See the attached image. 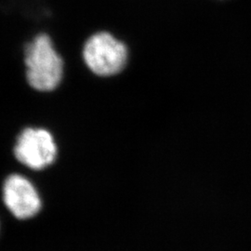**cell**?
<instances>
[{
	"mask_svg": "<svg viewBox=\"0 0 251 251\" xmlns=\"http://www.w3.org/2000/svg\"><path fill=\"white\" fill-rule=\"evenodd\" d=\"M4 201L12 214L28 219L39 211L41 202L33 184L21 175H10L4 183Z\"/></svg>",
	"mask_w": 251,
	"mask_h": 251,
	"instance_id": "cell-4",
	"label": "cell"
},
{
	"mask_svg": "<svg viewBox=\"0 0 251 251\" xmlns=\"http://www.w3.org/2000/svg\"><path fill=\"white\" fill-rule=\"evenodd\" d=\"M84 61L94 74L110 76L123 70L127 61L126 46L106 32L95 34L88 39L83 50Z\"/></svg>",
	"mask_w": 251,
	"mask_h": 251,
	"instance_id": "cell-2",
	"label": "cell"
},
{
	"mask_svg": "<svg viewBox=\"0 0 251 251\" xmlns=\"http://www.w3.org/2000/svg\"><path fill=\"white\" fill-rule=\"evenodd\" d=\"M25 65L27 81L35 90H53L62 80L63 60L46 34L36 36L26 46Z\"/></svg>",
	"mask_w": 251,
	"mask_h": 251,
	"instance_id": "cell-1",
	"label": "cell"
},
{
	"mask_svg": "<svg viewBox=\"0 0 251 251\" xmlns=\"http://www.w3.org/2000/svg\"><path fill=\"white\" fill-rule=\"evenodd\" d=\"M14 153L22 164L39 171L53 163L57 147L52 135L48 130L28 127L19 135Z\"/></svg>",
	"mask_w": 251,
	"mask_h": 251,
	"instance_id": "cell-3",
	"label": "cell"
}]
</instances>
